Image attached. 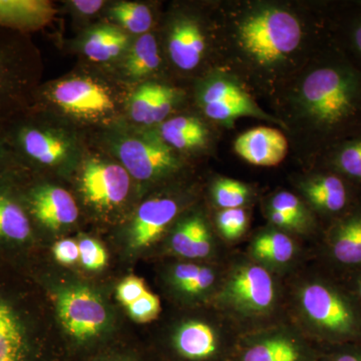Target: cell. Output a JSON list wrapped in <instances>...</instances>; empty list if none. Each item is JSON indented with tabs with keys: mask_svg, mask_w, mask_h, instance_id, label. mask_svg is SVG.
<instances>
[{
	"mask_svg": "<svg viewBox=\"0 0 361 361\" xmlns=\"http://www.w3.org/2000/svg\"><path fill=\"white\" fill-rule=\"evenodd\" d=\"M337 52L311 71L300 92L308 120L331 147L361 133V71Z\"/></svg>",
	"mask_w": 361,
	"mask_h": 361,
	"instance_id": "6da1fadb",
	"label": "cell"
},
{
	"mask_svg": "<svg viewBox=\"0 0 361 361\" xmlns=\"http://www.w3.org/2000/svg\"><path fill=\"white\" fill-rule=\"evenodd\" d=\"M120 92L99 75H66L33 94L30 110L56 111L73 122L99 125L111 122L122 110Z\"/></svg>",
	"mask_w": 361,
	"mask_h": 361,
	"instance_id": "7a4b0ae2",
	"label": "cell"
},
{
	"mask_svg": "<svg viewBox=\"0 0 361 361\" xmlns=\"http://www.w3.org/2000/svg\"><path fill=\"white\" fill-rule=\"evenodd\" d=\"M297 306L316 338L332 345L361 342V307L345 285L311 279L299 288Z\"/></svg>",
	"mask_w": 361,
	"mask_h": 361,
	"instance_id": "3957f363",
	"label": "cell"
},
{
	"mask_svg": "<svg viewBox=\"0 0 361 361\" xmlns=\"http://www.w3.org/2000/svg\"><path fill=\"white\" fill-rule=\"evenodd\" d=\"M39 78V54L30 39L0 30V125L30 108Z\"/></svg>",
	"mask_w": 361,
	"mask_h": 361,
	"instance_id": "277c9868",
	"label": "cell"
},
{
	"mask_svg": "<svg viewBox=\"0 0 361 361\" xmlns=\"http://www.w3.org/2000/svg\"><path fill=\"white\" fill-rule=\"evenodd\" d=\"M2 128L20 168H56L77 157L75 140L47 125L30 109L4 123Z\"/></svg>",
	"mask_w": 361,
	"mask_h": 361,
	"instance_id": "5b68a950",
	"label": "cell"
},
{
	"mask_svg": "<svg viewBox=\"0 0 361 361\" xmlns=\"http://www.w3.org/2000/svg\"><path fill=\"white\" fill-rule=\"evenodd\" d=\"M277 298L274 277L256 262L233 267L216 293V303L225 314L243 320L262 319L272 314Z\"/></svg>",
	"mask_w": 361,
	"mask_h": 361,
	"instance_id": "8992f818",
	"label": "cell"
},
{
	"mask_svg": "<svg viewBox=\"0 0 361 361\" xmlns=\"http://www.w3.org/2000/svg\"><path fill=\"white\" fill-rule=\"evenodd\" d=\"M244 51L261 66H272L292 54L301 40V26L295 16L279 8L252 13L239 30Z\"/></svg>",
	"mask_w": 361,
	"mask_h": 361,
	"instance_id": "52a82bcc",
	"label": "cell"
},
{
	"mask_svg": "<svg viewBox=\"0 0 361 361\" xmlns=\"http://www.w3.org/2000/svg\"><path fill=\"white\" fill-rule=\"evenodd\" d=\"M115 153L130 177L142 182L161 179L180 168L174 149L161 137L126 135L116 141Z\"/></svg>",
	"mask_w": 361,
	"mask_h": 361,
	"instance_id": "ba28073f",
	"label": "cell"
},
{
	"mask_svg": "<svg viewBox=\"0 0 361 361\" xmlns=\"http://www.w3.org/2000/svg\"><path fill=\"white\" fill-rule=\"evenodd\" d=\"M130 178L120 163L90 157L80 168V191L87 205L101 212H110L127 200Z\"/></svg>",
	"mask_w": 361,
	"mask_h": 361,
	"instance_id": "9c48e42d",
	"label": "cell"
},
{
	"mask_svg": "<svg viewBox=\"0 0 361 361\" xmlns=\"http://www.w3.org/2000/svg\"><path fill=\"white\" fill-rule=\"evenodd\" d=\"M56 310L63 329L80 341L99 336L108 323V311L103 300L87 287L65 289L59 294Z\"/></svg>",
	"mask_w": 361,
	"mask_h": 361,
	"instance_id": "30bf717a",
	"label": "cell"
},
{
	"mask_svg": "<svg viewBox=\"0 0 361 361\" xmlns=\"http://www.w3.org/2000/svg\"><path fill=\"white\" fill-rule=\"evenodd\" d=\"M236 361H317L314 349L293 330L277 327L246 336Z\"/></svg>",
	"mask_w": 361,
	"mask_h": 361,
	"instance_id": "8fae6325",
	"label": "cell"
},
{
	"mask_svg": "<svg viewBox=\"0 0 361 361\" xmlns=\"http://www.w3.org/2000/svg\"><path fill=\"white\" fill-rule=\"evenodd\" d=\"M176 353L188 361L217 360L228 346L226 330L201 319L180 323L172 337Z\"/></svg>",
	"mask_w": 361,
	"mask_h": 361,
	"instance_id": "7c38bea8",
	"label": "cell"
},
{
	"mask_svg": "<svg viewBox=\"0 0 361 361\" xmlns=\"http://www.w3.org/2000/svg\"><path fill=\"white\" fill-rule=\"evenodd\" d=\"M355 185L332 170L314 176L303 185V193L316 211L336 220L357 203Z\"/></svg>",
	"mask_w": 361,
	"mask_h": 361,
	"instance_id": "4fadbf2b",
	"label": "cell"
},
{
	"mask_svg": "<svg viewBox=\"0 0 361 361\" xmlns=\"http://www.w3.org/2000/svg\"><path fill=\"white\" fill-rule=\"evenodd\" d=\"M330 260L348 274L361 269V200L334 220L326 235Z\"/></svg>",
	"mask_w": 361,
	"mask_h": 361,
	"instance_id": "5bb4252c",
	"label": "cell"
},
{
	"mask_svg": "<svg viewBox=\"0 0 361 361\" xmlns=\"http://www.w3.org/2000/svg\"><path fill=\"white\" fill-rule=\"evenodd\" d=\"M179 210V202L171 197H158L144 202L130 226V246L142 249L155 243L172 224Z\"/></svg>",
	"mask_w": 361,
	"mask_h": 361,
	"instance_id": "9a60e30c",
	"label": "cell"
},
{
	"mask_svg": "<svg viewBox=\"0 0 361 361\" xmlns=\"http://www.w3.org/2000/svg\"><path fill=\"white\" fill-rule=\"evenodd\" d=\"M27 205L33 217L54 231L73 224L78 217L73 197L63 188L54 185L33 188L27 195Z\"/></svg>",
	"mask_w": 361,
	"mask_h": 361,
	"instance_id": "2e32d148",
	"label": "cell"
},
{
	"mask_svg": "<svg viewBox=\"0 0 361 361\" xmlns=\"http://www.w3.org/2000/svg\"><path fill=\"white\" fill-rule=\"evenodd\" d=\"M235 151L243 160L260 167H272L281 163L288 151V142L280 130L260 127L239 135Z\"/></svg>",
	"mask_w": 361,
	"mask_h": 361,
	"instance_id": "e0dca14e",
	"label": "cell"
},
{
	"mask_svg": "<svg viewBox=\"0 0 361 361\" xmlns=\"http://www.w3.org/2000/svg\"><path fill=\"white\" fill-rule=\"evenodd\" d=\"M205 35L201 26L191 18L175 21L168 39V51L174 65L182 71H193L203 59Z\"/></svg>",
	"mask_w": 361,
	"mask_h": 361,
	"instance_id": "ac0fdd59",
	"label": "cell"
},
{
	"mask_svg": "<svg viewBox=\"0 0 361 361\" xmlns=\"http://www.w3.org/2000/svg\"><path fill=\"white\" fill-rule=\"evenodd\" d=\"M130 44V35L122 28L115 25H99L85 33L82 51L90 61L106 63L123 58Z\"/></svg>",
	"mask_w": 361,
	"mask_h": 361,
	"instance_id": "d6986e66",
	"label": "cell"
},
{
	"mask_svg": "<svg viewBox=\"0 0 361 361\" xmlns=\"http://www.w3.org/2000/svg\"><path fill=\"white\" fill-rule=\"evenodd\" d=\"M171 248L177 255L188 259L208 257L213 239L205 221L193 216L180 222L171 237Z\"/></svg>",
	"mask_w": 361,
	"mask_h": 361,
	"instance_id": "ffe728a7",
	"label": "cell"
},
{
	"mask_svg": "<svg viewBox=\"0 0 361 361\" xmlns=\"http://www.w3.org/2000/svg\"><path fill=\"white\" fill-rule=\"evenodd\" d=\"M250 255L257 264L264 267H282L296 255V245L290 236L277 230L258 234L250 245Z\"/></svg>",
	"mask_w": 361,
	"mask_h": 361,
	"instance_id": "44dd1931",
	"label": "cell"
},
{
	"mask_svg": "<svg viewBox=\"0 0 361 361\" xmlns=\"http://www.w3.org/2000/svg\"><path fill=\"white\" fill-rule=\"evenodd\" d=\"M160 135L168 146L180 151L202 148L208 141V130L194 116H179L165 121Z\"/></svg>",
	"mask_w": 361,
	"mask_h": 361,
	"instance_id": "7402d4cb",
	"label": "cell"
},
{
	"mask_svg": "<svg viewBox=\"0 0 361 361\" xmlns=\"http://www.w3.org/2000/svg\"><path fill=\"white\" fill-rule=\"evenodd\" d=\"M161 65L160 52L155 35H140L123 56V71L130 80H144L153 75Z\"/></svg>",
	"mask_w": 361,
	"mask_h": 361,
	"instance_id": "603a6c76",
	"label": "cell"
},
{
	"mask_svg": "<svg viewBox=\"0 0 361 361\" xmlns=\"http://www.w3.org/2000/svg\"><path fill=\"white\" fill-rule=\"evenodd\" d=\"M30 235L32 225L25 208L6 188L0 187V240L23 243Z\"/></svg>",
	"mask_w": 361,
	"mask_h": 361,
	"instance_id": "cb8c5ba5",
	"label": "cell"
},
{
	"mask_svg": "<svg viewBox=\"0 0 361 361\" xmlns=\"http://www.w3.org/2000/svg\"><path fill=\"white\" fill-rule=\"evenodd\" d=\"M27 343L23 325L7 304L0 301V361H26Z\"/></svg>",
	"mask_w": 361,
	"mask_h": 361,
	"instance_id": "d4e9b609",
	"label": "cell"
},
{
	"mask_svg": "<svg viewBox=\"0 0 361 361\" xmlns=\"http://www.w3.org/2000/svg\"><path fill=\"white\" fill-rule=\"evenodd\" d=\"M329 157V170L361 187V133L337 142Z\"/></svg>",
	"mask_w": 361,
	"mask_h": 361,
	"instance_id": "484cf974",
	"label": "cell"
},
{
	"mask_svg": "<svg viewBox=\"0 0 361 361\" xmlns=\"http://www.w3.org/2000/svg\"><path fill=\"white\" fill-rule=\"evenodd\" d=\"M108 13L115 25L130 35H146L153 25L151 9L140 2L120 1L111 6Z\"/></svg>",
	"mask_w": 361,
	"mask_h": 361,
	"instance_id": "4316f807",
	"label": "cell"
},
{
	"mask_svg": "<svg viewBox=\"0 0 361 361\" xmlns=\"http://www.w3.org/2000/svg\"><path fill=\"white\" fill-rule=\"evenodd\" d=\"M202 106L209 104H241V106H255L250 96L230 80H212L202 90L200 94Z\"/></svg>",
	"mask_w": 361,
	"mask_h": 361,
	"instance_id": "83f0119b",
	"label": "cell"
},
{
	"mask_svg": "<svg viewBox=\"0 0 361 361\" xmlns=\"http://www.w3.org/2000/svg\"><path fill=\"white\" fill-rule=\"evenodd\" d=\"M161 85L146 82L137 87L130 97L129 113L134 122L144 126H152V115Z\"/></svg>",
	"mask_w": 361,
	"mask_h": 361,
	"instance_id": "f1b7e54d",
	"label": "cell"
},
{
	"mask_svg": "<svg viewBox=\"0 0 361 361\" xmlns=\"http://www.w3.org/2000/svg\"><path fill=\"white\" fill-rule=\"evenodd\" d=\"M216 205L223 209L242 208L248 201L250 190L239 180L223 178L216 180L212 188Z\"/></svg>",
	"mask_w": 361,
	"mask_h": 361,
	"instance_id": "f546056e",
	"label": "cell"
},
{
	"mask_svg": "<svg viewBox=\"0 0 361 361\" xmlns=\"http://www.w3.org/2000/svg\"><path fill=\"white\" fill-rule=\"evenodd\" d=\"M216 222L223 238L235 241L246 232L248 216L243 208L223 209L217 214Z\"/></svg>",
	"mask_w": 361,
	"mask_h": 361,
	"instance_id": "4dcf8cb0",
	"label": "cell"
},
{
	"mask_svg": "<svg viewBox=\"0 0 361 361\" xmlns=\"http://www.w3.org/2000/svg\"><path fill=\"white\" fill-rule=\"evenodd\" d=\"M346 13L341 23L342 40L357 59L361 71V4Z\"/></svg>",
	"mask_w": 361,
	"mask_h": 361,
	"instance_id": "1f68e13d",
	"label": "cell"
},
{
	"mask_svg": "<svg viewBox=\"0 0 361 361\" xmlns=\"http://www.w3.org/2000/svg\"><path fill=\"white\" fill-rule=\"evenodd\" d=\"M270 210L278 211L288 216L289 218L303 226L304 229L306 225L310 227L311 224L310 214L306 211L302 202L299 200L295 195L289 192H279L275 195L271 200Z\"/></svg>",
	"mask_w": 361,
	"mask_h": 361,
	"instance_id": "d6a6232c",
	"label": "cell"
},
{
	"mask_svg": "<svg viewBox=\"0 0 361 361\" xmlns=\"http://www.w3.org/2000/svg\"><path fill=\"white\" fill-rule=\"evenodd\" d=\"M127 310L130 318L135 322H149L156 319L160 314V299L155 294L148 291L134 303L130 304Z\"/></svg>",
	"mask_w": 361,
	"mask_h": 361,
	"instance_id": "836d02e7",
	"label": "cell"
},
{
	"mask_svg": "<svg viewBox=\"0 0 361 361\" xmlns=\"http://www.w3.org/2000/svg\"><path fill=\"white\" fill-rule=\"evenodd\" d=\"M80 260L89 270H101L108 262V253L97 240L85 238L78 243Z\"/></svg>",
	"mask_w": 361,
	"mask_h": 361,
	"instance_id": "e575fe53",
	"label": "cell"
},
{
	"mask_svg": "<svg viewBox=\"0 0 361 361\" xmlns=\"http://www.w3.org/2000/svg\"><path fill=\"white\" fill-rule=\"evenodd\" d=\"M148 291L144 280L130 275L126 277L116 287V298L123 305L128 307L130 304L134 303Z\"/></svg>",
	"mask_w": 361,
	"mask_h": 361,
	"instance_id": "d590c367",
	"label": "cell"
},
{
	"mask_svg": "<svg viewBox=\"0 0 361 361\" xmlns=\"http://www.w3.org/2000/svg\"><path fill=\"white\" fill-rule=\"evenodd\" d=\"M52 252L56 260L63 265H73L80 260V248L73 240L65 239L56 242Z\"/></svg>",
	"mask_w": 361,
	"mask_h": 361,
	"instance_id": "8d00e7d4",
	"label": "cell"
},
{
	"mask_svg": "<svg viewBox=\"0 0 361 361\" xmlns=\"http://www.w3.org/2000/svg\"><path fill=\"white\" fill-rule=\"evenodd\" d=\"M201 268L202 265L193 264V263L176 265L171 273V282L173 286L179 291L183 287L193 281L200 272Z\"/></svg>",
	"mask_w": 361,
	"mask_h": 361,
	"instance_id": "74e56055",
	"label": "cell"
},
{
	"mask_svg": "<svg viewBox=\"0 0 361 361\" xmlns=\"http://www.w3.org/2000/svg\"><path fill=\"white\" fill-rule=\"evenodd\" d=\"M336 346L323 361H361V342Z\"/></svg>",
	"mask_w": 361,
	"mask_h": 361,
	"instance_id": "f35d334b",
	"label": "cell"
},
{
	"mask_svg": "<svg viewBox=\"0 0 361 361\" xmlns=\"http://www.w3.org/2000/svg\"><path fill=\"white\" fill-rule=\"evenodd\" d=\"M18 168H20V166L14 158L13 151L4 135V128L0 125V177Z\"/></svg>",
	"mask_w": 361,
	"mask_h": 361,
	"instance_id": "ab89813d",
	"label": "cell"
},
{
	"mask_svg": "<svg viewBox=\"0 0 361 361\" xmlns=\"http://www.w3.org/2000/svg\"><path fill=\"white\" fill-rule=\"evenodd\" d=\"M268 216H269L270 222L276 226L277 228H280V229L296 232L303 231L304 230L303 226L299 224L295 220L291 219L288 216L278 212V211L270 210L269 209Z\"/></svg>",
	"mask_w": 361,
	"mask_h": 361,
	"instance_id": "60d3db41",
	"label": "cell"
},
{
	"mask_svg": "<svg viewBox=\"0 0 361 361\" xmlns=\"http://www.w3.org/2000/svg\"><path fill=\"white\" fill-rule=\"evenodd\" d=\"M77 13L85 16H92L99 13L104 6V1L99 0H75L71 2Z\"/></svg>",
	"mask_w": 361,
	"mask_h": 361,
	"instance_id": "b9f144b4",
	"label": "cell"
},
{
	"mask_svg": "<svg viewBox=\"0 0 361 361\" xmlns=\"http://www.w3.org/2000/svg\"><path fill=\"white\" fill-rule=\"evenodd\" d=\"M348 278V283L345 285L346 288L350 291L361 307V269L349 273Z\"/></svg>",
	"mask_w": 361,
	"mask_h": 361,
	"instance_id": "7bdbcfd3",
	"label": "cell"
},
{
	"mask_svg": "<svg viewBox=\"0 0 361 361\" xmlns=\"http://www.w3.org/2000/svg\"><path fill=\"white\" fill-rule=\"evenodd\" d=\"M111 361H132L129 360H111Z\"/></svg>",
	"mask_w": 361,
	"mask_h": 361,
	"instance_id": "ee69618b",
	"label": "cell"
}]
</instances>
